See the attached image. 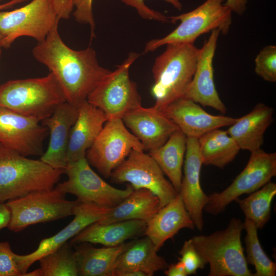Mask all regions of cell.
Listing matches in <instances>:
<instances>
[{"label":"cell","mask_w":276,"mask_h":276,"mask_svg":"<svg viewBox=\"0 0 276 276\" xmlns=\"http://www.w3.org/2000/svg\"><path fill=\"white\" fill-rule=\"evenodd\" d=\"M256 73L264 80L274 83L276 81V47H264L255 60Z\"/></svg>","instance_id":"33"},{"label":"cell","mask_w":276,"mask_h":276,"mask_svg":"<svg viewBox=\"0 0 276 276\" xmlns=\"http://www.w3.org/2000/svg\"><path fill=\"white\" fill-rule=\"evenodd\" d=\"M186 147L187 136L178 129L163 145L149 152L178 193L181 186Z\"/></svg>","instance_id":"28"},{"label":"cell","mask_w":276,"mask_h":276,"mask_svg":"<svg viewBox=\"0 0 276 276\" xmlns=\"http://www.w3.org/2000/svg\"><path fill=\"white\" fill-rule=\"evenodd\" d=\"M276 175V153L261 149L252 151L244 169L223 191L209 195L203 209L208 214L216 215L244 194H250L260 189Z\"/></svg>","instance_id":"12"},{"label":"cell","mask_w":276,"mask_h":276,"mask_svg":"<svg viewBox=\"0 0 276 276\" xmlns=\"http://www.w3.org/2000/svg\"><path fill=\"white\" fill-rule=\"evenodd\" d=\"M64 171L67 179L55 187L64 194L76 196L80 202L111 209L133 190L130 184L125 189H119L106 182L92 170L86 157L67 163Z\"/></svg>","instance_id":"10"},{"label":"cell","mask_w":276,"mask_h":276,"mask_svg":"<svg viewBox=\"0 0 276 276\" xmlns=\"http://www.w3.org/2000/svg\"><path fill=\"white\" fill-rule=\"evenodd\" d=\"M130 242L128 247L119 257L112 271L130 270L144 273L145 276L167 268L165 259L158 255V251L147 237ZM111 273V274H112Z\"/></svg>","instance_id":"25"},{"label":"cell","mask_w":276,"mask_h":276,"mask_svg":"<svg viewBox=\"0 0 276 276\" xmlns=\"http://www.w3.org/2000/svg\"><path fill=\"white\" fill-rule=\"evenodd\" d=\"M276 195V184L269 181L260 189L243 199L235 200L245 215L258 229H262L270 218L271 205Z\"/></svg>","instance_id":"30"},{"label":"cell","mask_w":276,"mask_h":276,"mask_svg":"<svg viewBox=\"0 0 276 276\" xmlns=\"http://www.w3.org/2000/svg\"><path fill=\"white\" fill-rule=\"evenodd\" d=\"M65 194L56 187L33 191L27 195L7 201L10 212L9 230L17 233L38 223L56 220L74 215L77 199L67 200Z\"/></svg>","instance_id":"7"},{"label":"cell","mask_w":276,"mask_h":276,"mask_svg":"<svg viewBox=\"0 0 276 276\" xmlns=\"http://www.w3.org/2000/svg\"><path fill=\"white\" fill-rule=\"evenodd\" d=\"M110 178L112 183L127 182L133 189H146L151 191L158 197L161 208L178 193L155 160L144 151L132 150L113 170Z\"/></svg>","instance_id":"13"},{"label":"cell","mask_w":276,"mask_h":276,"mask_svg":"<svg viewBox=\"0 0 276 276\" xmlns=\"http://www.w3.org/2000/svg\"><path fill=\"white\" fill-rule=\"evenodd\" d=\"M24 276H42V274L40 268H38L31 272H27Z\"/></svg>","instance_id":"43"},{"label":"cell","mask_w":276,"mask_h":276,"mask_svg":"<svg viewBox=\"0 0 276 276\" xmlns=\"http://www.w3.org/2000/svg\"><path fill=\"white\" fill-rule=\"evenodd\" d=\"M135 52L128 57L88 96L87 101L101 109L108 120L120 118L142 106L137 85L129 77L130 66L139 57Z\"/></svg>","instance_id":"8"},{"label":"cell","mask_w":276,"mask_h":276,"mask_svg":"<svg viewBox=\"0 0 276 276\" xmlns=\"http://www.w3.org/2000/svg\"><path fill=\"white\" fill-rule=\"evenodd\" d=\"M73 7L75 8L73 15L79 23L88 25L90 28L91 38L95 35L94 33L95 23L93 13V0H71Z\"/></svg>","instance_id":"37"},{"label":"cell","mask_w":276,"mask_h":276,"mask_svg":"<svg viewBox=\"0 0 276 276\" xmlns=\"http://www.w3.org/2000/svg\"><path fill=\"white\" fill-rule=\"evenodd\" d=\"M164 1L179 10L182 8V4L179 0ZM122 1L126 5L134 8L139 15L144 19L154 20L163 22L170 21L169 17L147 7L144 3V0H122Z\"/></svg>","instance_id":"35"},{"label":"cell","mask_w":276,"mask_h":276,"mask_svg":"<svg viewBox=\"0 0 276 276\" xmlns=\"http://www.w3.org/2000/svg\"><path fill=\"white\" fill-rule=\"evenodd\" d=\"M64 172L40 159L28 158L0 143V202L52 189Z\"/></svg>","instance_id":"3"},{"label":"cell","mask_w":276,"mask_h":276,"mask_svg":"<svg viewBox=\"0 0 276 276\" xmlns=\"http://www.w3.org/2000/svg\"><path fill=\"white\" fill-rule=\"evenodd\" d=\"M10 220V212L4 202H0V230L8 227Z\"/></svg>","instance_id":"41"},{"label":"cell","mask_w":276,"mask_h":276,"mask_svg":"<svg viewBox=\"0 0 276 276\" xmlns=\"http://www.w3.org/2000/svg\"><path fill=\"white\" fill-rule=\"evenodd\" d=\"M243 222L232 218L224 229L191 239L205 262L209 276H253L247 266L241 237Z\"/></svg>","instance_id":"5"},{"label":"cell","mask_w":276,"mask_h":276,"mask_svg":"<svg viewBox=\"0 0 276 276\" xmlns=\"http://www.w3.org/2000/svg\"><path fill=\"white\" fill-rule=\"evenodd\" d=\"M66 102L54 75L9 81L0 85V107L41 121Z\"/></svg>","instance_id":"4"},{"label":"cell","mask_w":276,"mask_h":276,"mask_svg":"<svg viewBox=\"0 0 276 276\" xmlns=\"http://www.w3.org/2000/svg\"><path fill=\"white\" fill-rule=\"evenodd\" d=\"M0 276H22L8 242L0 241Z\"/></svg>","instance_id":"36"},{"label":"cell","mask_w":276,"mask_h":276,"mask_svg":"<svg viewBox=\"0 0 276 276\" xmlns=\"http://www.w3.org/2000/svg\"><path fill=\"white\" fill-rule=\"evenodd\" d=\"M272 107L260 103L250 112L238 118L226 130L240 149L250 152L261 149L264 135L273 120Z\"/></svg>","instance_id":"23"},{"label":"cell","mask_w":276,"mask_h":276,"mask_svg":"<svg viewBox=\"0 0 276 276\" xmlns=\"http://www.w3.org/2000/svg\"><path fill=\"white\" fill-rule=\"evenodd\" d=\"M161 208L158 197L146 189L133 190L119 204L111 208L106 216L98 221L110 223L129 220L148 222Z\"/></svg>","instance_id":"27"},{"label":"cell","mask_w":276,"mask_h":276,"mask_svg":"<svg viewBox=\"0 0 276 276\" xmlns=\"http://www.w3.org/2000/svg\"><path fill=\"white\" fill-rule=\"evenodd\" d=\"M244 229L246 234L244 238L245 257L247 264L255 267L253 276H275L276 264L267 256L263 249L258 236V228L251 220L245 218Z\"/></svg>","instance_id":"31"},{"label":"cell","mask_w":276,"mask_h":276,"mask_svg":"<svg viewBox=\"0 0 276 276\" xmlns=\"http://www.w3.org/2000/svg\"><path fill=\"white\" fill-rule=\"evenodd\" d=\"M202 165L222 169L238 154L240 148L226 130L217 128L198 138Z\"/></svg>","instance_id":"29"},{"label":"cell","mask_w":276,"mask_h":276,"mask_svg":"<svg viewBox=\"0 0 276 276\" xmlns=\"http://www.w3.org/2000/svg\"><path fill=\"white\" fill-rule=\"evenodd\" d=\"M122 119L141 142L144 150L149 151L163 145L179 129L163 111L153 106H141L125 114Z\"/></svg>","instance_id":"19"},{"label":"cell","mask_w":276,"mask_h":276,"mask_svg":"<svg viewBox=\"0 0 276 276\" xmlns=\"http://www.w3.org/2000/svg\"><path fill=\"white\" fill-rule=\"evenodd\" d=\"M52 2L60 19H67L70 17L74 8L71 0H52Z\"/></svg>","instance_id":"38"},{"label":"cell","mask_w":276,"mask_h":276,"mask_svg":"<svg viewBox=\"0 0 276 276\" xmlns=\"http://www.w3.org/2000/svg\"><path fill=\"white\" fill-rule=\"evenodd\" d=\"M195 228L178 193L147 222L143 235L148 237L159 250L167 240L173 238L181 229L194 230Z\"/></svg>","instance_id":"22"},{"label":"cell","mask_w":276,"mask_h":276,"mask_svg":"<svg viewBox=\"0 0 276 276\" xmlns=\"http://www.w3.org/2000/svg\"><path fill=\"white\" fill-rule=\"evenodd\" d=\"M220 34L219 29L212 31L208 39L199 49L195 71L184 98L225 113L227 109L216 89L213 65Z\"/></svg>","instance_id":"16"},{"label":"cell","mask_w":276,"mask_h":276,"mask_svg":"<svg viewBox=\"0 0 276 276\" xmlns=\"http://www.w3.org/2000/svg\"><path fill=\"white\" fill-rule=\"evenodd\" d=\"M67 242L44 256L39 261L42 276H78L75 250Z\"/></svg>","instance_id":"32"},{"label":"cell","mask_w":276,"mask_h":276,"mask_svg":"<svg viewBox=\"0 0 276 276\" xmlns=\"http://www.w3.org/2000/svg\"><path fill=\"white\" fill-rule=\"evenodd\" d=\"M77 119L71 130L68 143L67 164L86 157L108 120L104 112L87 100L78 106Z\"/></svg>","instance_id":"21"},{"label":"cell","mask_w":276,"mask_h":276,"mask_svg":"<svg viewBox=\"0 0 276 276\" xmlns=\"http://www.w3.org/2000/svg\"><path fill=\"white\" fill-rule=\"evenodd\" d=\"M152 66L153 106L161 111L173 102L184 98L196 67L199 49L193 43L167 44Z\"/></svg>","instance_id":"2"},{"label":"cell","mask_w":276,"mask_h":276,"mask_svg":"<svg viewBox=\"0 0 276 276\" xmlns=\"http://www.w3.org/2000/svg\"><path fill=\"white\" fill-rule=\"evenodd\" d=\"M78 113V107L67 102L59 105L42 124L50 132L49 144L40 160L56 169L65 170L71 130Z\"/></svg>","instance_id":"20"},{"label":"cell","mask_w":276,"mask_h":276,"mask_svg":"<svg viewBox=\"0 0 276 276\" xmlns=\"http://www.w3.org/2000/svg\"><path fill=\"white\" fill-rule=\"evenodd\" d=\"M163 112L187 137L196 139L212 130L229 126L238 119L211 114L198 103L185 98L173 102Z\"/></svg>","instance_id":"18"},{"label":"cell","mask_w":276,"mask_h":276,"mask_svg":"<svg viewBox=\"0 0 276 276\" xmlns=\"http://www.w3.org/2000/svg\"><path fill=\"white\" fill-rule=\"evenodd\" d=\"M164 273L167 276L188 275L183 264L179 260L177 263L169 265Z\"/></svg>","instance_id":"40"},{"label":"cell","mask_w":276,"mask_h":276,"mask_svg":"<svg viewBox=\"0 0 276 276\" xmlns=\"http://www.w3.org/2000/svg\"><path fill=\"white\" fill-rule=\"evenodd\" d=\"M146 224L145 221L135 219L110 223L96 222L73 237L70 243L74 245L87 242L107 247L116 246L127 240L143 235Z\"/></svg>","instance_id":"24"},{"label":"cell","mask_w":276,"mask_h":276,"mask_svg":"<svg viewBox=\"0 0 276 276\" xmlns=\"http://www.w3.org/2000/svg\"><path fill=\"white\" fill-rule=\"evenodd\" d=\"M202 165L198 139L187 137L183 176L179 193L195 227L199 231L202 230L204 226L202 212L209 201V195L204 193L200 185Z\"/></svg>","instance_id":"17"},{"label":"cell","mask_w":276,"mask_h":276,"mask_svg":"<svg viewBox=\"0 0 276 276\" xmlns=\"http://www.w3.org/2000/svg\"><path fill=\"white\" fill-rule=\"evenodd\" d=\"M179 254L180 257L178 259L183 264L188 275L196 274L199 269H203L206 264L191 239L185 241Z\"/></svg>","instance_id":"34"},{"label":"cell","mask_w":276,"mask_h":276,"mask_svg":"<svg viewBox=\"0 0 276 276\" xmlns=\"http://www.w3.org/2000/svg\"><path fill=\"white\" fill-rule=\"evenodd\" d=\"M224 5L227 7L232 12L242 15L246 9L248 0H225Z\"/></svg>","instance_id":"39"},{"label":"cell","mask_w":276,"mask_h":276,"mask_svg":"<svg viewBox=\"0 0 276 276\" xmlns=\"http://www.w3.org/2000/svg\"><path fill=\"white\" fill-rule=\"evenodd\" d=\"M2 38H3V36H2V35L0 34V58H1V54H2V49L3 48V47H2Z\"/></svg>","instance_id":"44"},{"label":"cell","mask_w":276,"mask_h":276,"mask_svg":"<svg viewBox=\"0 0 276 276\" xmlns=\"http://www.w3.org/2000/svg\"><path fill=\"white\" fill-rule=\"evenodd\" d=\"M60 19L52 0H32L12 11H0L2 47L9 48L18 38L28 36L43 41Z\"/></svg>","instance_id":"9"},{"label":"cell","mask_w":276,"mask_h":276,"mask_svg":"<svg viewBox=\"0 0 276 276\" xmlns=\"http://www.w3.org/2000/svg\"><path fill=\"white\" fill-rule=\"evenodd\" d=\"M58 24L38 42L32 53L54 75L66 102L78 107L111 71L100 65L91 47L75 50L67 46L59 34Z\"/></svg>","instance_id":"1"},{"label":"cell","mask_w":276,"mask_h":276,"mask_svg":"<svg viewBox=\"0 0 276 276\" xmlns=\"http://www.w3.org/2000/svg\"><path fill=\"white\" fill-rule=\"evenodd\" d=\"M39 122L0 107V143L26 157L41 155L48 129Z\"/></svg>","instance_id":"14"},{"label":"cell","mask_w":276,"mask_h":276,"mask_svg":"<svg viewBox=\"0 0 276 276\" xmlns=\"http://www.w3.org/2000/svg\"><path fill=\"white\" fill-rule=\"evenodd\" d=\"M2 0H0V2Z\"/></svg>","instance_id":"45"},{"label":"cell","mask_w":276,"mask_h":276,"mask_svg":"<svg viewBox=\"0 0 276 276\" xmlns=\"http://www.w3.org/2000/svg\"><path fill=\"white\" fill-rule=\"evenodd\" d=\"M111 209L102 208L90 202H79L74 211L73 220L53 236L42 239L33 252L19 255L15 259L22 276L29 267L44 256L67 242L87 226L102 220Z\"/></svg>","instance_id":"15"},{"label":"cell","mask_w":276,"mask_h":276,"mask_svg":"<svg viewBox=\"0 0 276 276\" xmlns=\"http://www.w3.org/2000/svg\"><path fill=\"white\" fill-rule=\"evenodd\" d=\"M132 150L144 151V148L122 119H109L86 152V158L101 174L109 178Z\"/></svg>","instance_id":"11"},{"label":"cell","mask_w":276,"mask_h":276,"mask_svg":"<svg viewBox=\"0 0 276 276\" xmlns=\"http://www.w3.org/2000/svg\"><path fill=\"white\" fill-rule=\"evenodd\" d=\"M130 242L112 247L96 248L91 243L84 242L75 245L78 275L111 276L120 255Z\"/></svg>","instance_id":"26"},{"label":"cell","mask_w":276,"mask_h":276,"mask_svg":"<svg viewBox=\"0 0 276 276\" xmlns=\"http://www.w3.org/2000/svg\"><path fill=\"white\" fill-rule=\"evenodd\" d=\"M225 1L206 0L190 12L169 17L170 22L179 21V25L164 37L147 42L144 54L169 44H194L199 36L215 29H219L222 35H226L232 23V12L224 5Z\"/></svg>","instance_id":"6"},{"label":"cell","mask_w":276,"mask_h":276,"mask_svg":"<svg viewBox=\"0 0 276 276\" xmlns=\"http://www.w3.org/2000/svg\"><path fill=\"white\" fill-rule=\"evenodd\" d=\"M28 0H11L10 1L0 4V11L11 8L14 5L27 1Z\"/></svg>","instance_id":"42"}]
</instances>
